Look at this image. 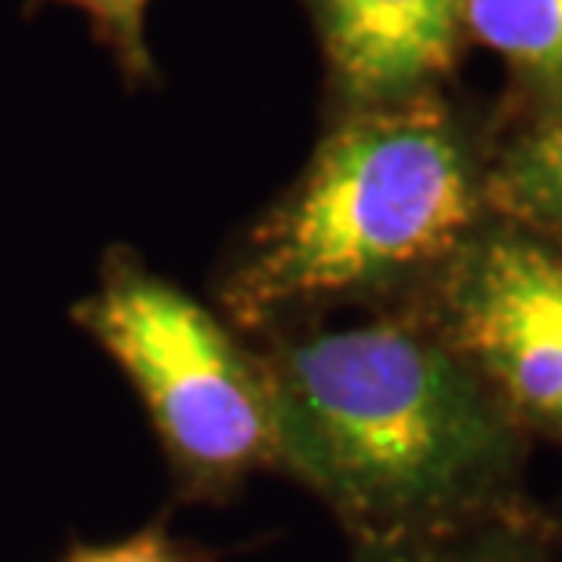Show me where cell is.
Instances as JSON below:
<instances>
[{
    "label": "cell",
    "mask_w": 562,
    "mask_h": 562,
    "mask_svg": "<svg viewBox=\"0 0 562 562\" xmlns=\"http://www.w3.org/2000/svg\"><path fill=\"white\" fill-rule=\"evenodd\" d=\"M274 471L311 490L351 544L409 541L526 497L530 435L409 307L347 329L263 336Z\"/></svg>",
    "instance_id": "1"
},
{
    "label": "cell",
    "mask_w": 562,
    "mask_h": 562,
    "mask_svg": "<svg viewBox=\"0 0 562 562\" xmlns=\"http://www.w3.org/2000/svg\"><path fill=\"white\" fill-rule=\"evenodd\" d=\"M486 220V165L435 99L362 106L241 238L220 307L260 336L344 303L402 307Z\"/></svg>",
    "instance_id": "2"
},
{
    "label": "cell",
    "mask_w": 562,
    "mask_h": 562,
    "mask_svg": "<svg viewBox=\"0 0 562 562\" xmlns=\"http://www.w3.org/2000/svg\"><path fill=\"white\" fill-rule=\"evenodd\" d=\"M74 322L136 391L179 501L227 504L256 471H274L263 358L187 289L110 249Z\"/></svg>",
    "instance_id": "3"
},
{
    "label": "cell",
    "mask_w": 562,
    "mask_h": 562,
    "mask_svg": "<svg viewBox=\"0 0 562 562\" xmlns=\"http://www.w3.org/2000/svg\"><path fill=\"white\" fill-rule=\"evenodd\" d=\"M526 435L562 446V245L486 220L409 303Z\"/></svg>",
    "instance_id": "4"
},
{
    "label": "cell",
    "mask_w": 562,
    "mask_h": 562,
    "mask_svg": "<svg viewBox=\"0 0 562 562\" xmlns=\"http://www.w3.org/2000/svg\"><path fill=\"white\" fill-rule=\"evenodd\" d=\"M336 81L358 106L424 95L453 66L460 0H311Z\"/></svg>",
    "instance_id": "5"
},
{
    "label": "cell",
    "mask_w": 562,
    "mask_h": 562,
    "mask_svg": "<svg viewBox=\"0 0 562 562\" xmlns=\"http://www.w3.org/2000/svg\"><path fill=\"white\" fill-rule=\"evenodd\" d=\"M559 537L562 526L555 515L519 497L442 533L351 544V562H555Z\"/></svg>",
    "instance_id": "6"
},
{
    "label": "cell",
    "mask_w": 562,
    "mask_h": 562,
    "mask_svg": "<svg viewBox=\"0 0 562 562\" xmlns=\"http://www.w3.org/2000/svg\"><path fill=\"white\" fill-rule=\"evenodd\" d=\"M486 205L493 220L562 245V103L486 165Z\"/></svg>",
    "instance_id": "7"
},
{
    "label": "cell",
    "mask_w": 562,
    "mask_h": 562,
    "mask_svg": "<svg viewBox=\"0 0 562 562\" xmlns=\"http://www.w3.org/2000/svg\"><path fill=\"white\" fill-rule=\"evenodd\" d=\"M464 26L548 103H562V0H460Z\"/></svg>",
    "instance_id": "8"
},
{
    "label": "cell",
    "mask_w": 562,
    "mask_h": 562,
    "mask_svg": "<svg viewBox=\"0 0 562 562\" xmlns=\"http://www.w3.org/2000/svg\"><path fill=\"white\" fill-rule=\"evenodd\" d=\"M220 552L179 537L165 519H154L117 541H74L59 562H216Z\"/></svg>",
    "instance_id": "9"
},
{
    "label": "cell",
    "mask_w": 562,
    "mask_h": 562,
    "mask_svg": "<svg viewBox=\"0 0 562 562\" xmlns=\"http://www.w3.org/2000/svg\"><path fill=\"white\" fill-rule=\"evenodd\" d=\"M92 19L95 33L114 52V59L132 77L150 74V48H146V8L150 0H59Z\"/></svg>",
    "instance_id": "10"
}]
</instances>
